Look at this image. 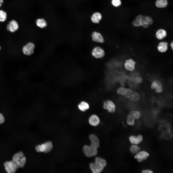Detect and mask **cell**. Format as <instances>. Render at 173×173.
<instances>
[{
    "instance_id": "52a82bcc",
    "label": "cell",
    "mask_w": 173,
    "mask_h": 173,
    "mask_svg": "<svg viewBox=\"0 0 173 173\" xmlns=\"http://www.w3.org/2000/svg\"><path fill=\"white\" fill-rule=\"evenodd\" d=\"M4 165L6 171L8 173H14L18 168L16 165L12 161L5 162Z\"/></svg>"
},
{
    "instance_id": "d4e9b609",
    "label": "cell",
    "mask_w": 173,
    "mask_h": 173,
    "mask_svg": "<svg viewBox=\"0 0 173 173\" xmlns=\"http://www.w3.org/2000/svg\"><path fill=\"white\" fill-rule=\"evenodd\" d=\"M36 23L38 27L41 28L45 27L47 25L46 21L43 19H38L36 21Z\"/></svg>"
},
{
    "instance_id": "277c9868",
    "label": "cell",
    "mask_w": 173,
    "mask_h": 173,
    "mask_svg": "<svg viewBox=\"0 0 173 173\" xmlns=\"http://www.w3.org/2000/svg\"><path fill=\"white\" fill-rule=\"evenodd\" d=\"M83 151L86 157H91L96 155L98 153L97 148L90 145H84L83 147Z\"/></svg>"
},
{
    "instance_id": "d590c367",
    "label": "cell",
    "mask_w": 173,
    "mask_h": 173,
    "mask_svg": "<svg viewBox=\"0 0 173 173\" xmlns=\"http://www.w3.org/2000/svg\"><path fill=\"white\" fill-rule=\"evenodd\" d=\"M173 42L172 41V42H171L170 43V46L171 47V48L173 50Z\"/></svg>"
},
{
    "instance_id": "2e32d148",
    "label": "cell",
    "mask_w": 173,
    "mask_h": 173,
    "mask_svg": "<svg viewBox=\"0 0 173 173\" xmlns=\"http://www.w3.org/2000/svg\"><path fill=\"white\" fill-rule=\"evenodd\" d=\"M88 122L90 125L93 126H96L99 124L100 120L99 117L97 115L93 114L89 117Z\"/></svg>"
},
{
    "instance_id": "e0dca14e",
    "label": "cell",
    "mask_w": 173,
    "mask_h": 173,
    "mask_svg": "<svg viewBox=\"0 0 173 173\" xmlns=\"http://www.w3.org/2000/svg\"><path fill=\"white\" fill-rule=\"evenodd\" d=\"M89 167L93 173H99L104 169L95 162L91 163L89 164Z\"/></svg>"
},
{
    "instance_id": "4dcf8cb0",
    "label": "cell",
    "mask_w": 173,
    "mask_h": 173,
    "mask_svg": "<svg viewBox=\"0 0 173 173\" xmlns=\"http://www.w3.org/2000/svg\"><path fill=\"white\" fill-rule=\"evenodd\" d=\"M132 24L135 27H139L141 26L140 22L136 19L133 21Z\"/></svg>"
},
{
    "instance_id": "5bb4252c",
    "label": "cell",
    "mask_w": 173,
    "mask_h": 173,
    "mask_svg": "<svg viewBox=\"0 0 173 173\" xmlns=\"http://www.w3.org/2000/svg\"><path fill=\"white\" fill-rule=\"evenodd\" d=\"M89 138L91 142L90 145L97 148L99 147L100 146L99 140L95 135L93 134L90 135Z\"/></svg>"
},
{
    "instance_id": "4fadbf2b",
    "label": "cell",
    "mask_w": 173,
    "mask_h": 173,
    "mask_svg": "<svg viewBox=\"0 0 173 173\" xmlns=\"http://www.w3.org/2000/svg\"><path fill=\"white\" fill-rule=\"evenodd\" d=\"M135 62L131 59H129L126 60L124 63L125 68L127 70L132 71L135 69Z\"/></svg>"
},
{
    "instance_id": "d6a6232c",
    "label": "cell",
    "mask_w": 173,
    "mask_h": 173,
    "mask_svg": "<svg viewBox=\"0 0 173 173\" xmlns=\"http://www.w3.org/2000/svg\"><path fill=\"white\" fill-rule=\"evenodd\" d=\"M136 82L138 83H139L141 82L142 81V78L139 77H137L135 79Z\"/></svg>"
},
{
    "instance_id": "7c38bea8",
    "label": "cell",
    "mask_w": 173,
    "mask_h": 173,
    "mask_svg": "<svg viewBox=\"0 0 173 173\" xmlns=\"http://www.w3.org/2000/svg\"><path fill=\"white\" fill-rule=\"evenodd\" d=\"M19 25L16 21L12 20L10 21L6 26L7 30L12 32L16 31L18 29Z\"/></svg>"
},
{
    "instance_id": "ffe728a7",
    "label": "cell",
    "mask_w": 173,
    "mask_h": 173,
    "mask_svg": "<svg viewBox=\"0 0 173 173\" xmlns=\"http://www.w3.org/2000/svg\"><path fill=\"white\" fill-rule=\"evenodd\" d=\"M102 18V16L101 13L96 12L92 14L91 17V20L93 23L97 24L99 23Z\"/></svg>"
},
{
    "instance_id": "8992f818",
    "label": "cell",
    "mask_w": 173,
    "mask_h": 173,
    "mask_svg": "<svg viewBox=\"0 0 173 173\" xmlns=\"http://www.w3.org/2000/svg\"><path fill=\"white\" fill-rule=\"evenodd\" d=\"M91 54L93 57L96 58H101L104 56L105 53L102 48L99 46H97L93 49Z\"/></svg>"
},
{
    "instance_id": "30bf717a",
    "label": "cell",
    "mask_w": 173,
    "mask_h": 173,
    "mask_svg": "<svg viewBox=\"0 0 173 173\" xmlns=\"http://www.w3.org/2000/svg\"><path fill=\"white\" fill-rule=\"evenodd\" d=\"M103 107L104 109L107 110L110 113H113L115 111V105L111 100H107L104 101L103 103Z\"/></svg>"
},
{
    "instance_id": "1f68e13d",
    "label": "cell",
    "mask_w": 173,
    "mask_h": 173,
    "mask_svg": "<svg viewBox=\"0 0 173 173\" xmlns=\"http://www.w3.org/2000/svg\"><path fill=\"white\" fill-rule=\"evenodd\" d=\"M5 121V119L2 115L0 113V124L3 123Z\"/></svg>"
},
{
    "instance_id": "9c48e42d",
    "label": "cell",
    "mask_w": 173,
    "mask_h": 173,
    "mask_svg": "<svg viewBox=\"0 0 173 173\" xmlns=\"http://www.w3.org/2000/svg\"><path fill=\"white\" fill-rule=\"evenodd\" d=\"M35 47V46L33 43L31 42L29 43L23 47V52L26 55H30L33 53Z\"/></svg>"
},
{
    "instance_id": "83f0119b",
    "label": "cell",
    "mask_w": 173,
    "mask_h": 173,
    "mask_svg": "<svg viewBox=\"0 0 173 173\" xmlns=\"http://www.w3.org/2000/svg\"><path fill=\"white\" fill-rule=\"evenodd\" d=\"M7 17L6 12L2 10H0V22H2L5 21Z\"/></svg>"
},
{
    "instance_id": "ba28073f",
    "label": "cell",
    "mask_w": 173,
    "mask_h": 173,
    "mask_svg": "<svg viewBox=\"0 0 173 173\" xmlns=\"http://www.w3.org/2000/svg\"><path fill=\"white\" fill-rule=\"evenodd\" d=\"M149 156V154L147 151L140 150L135 154L134 158L138 162H140L146 160Z\"/></svg>"
},
{
    "instance_id": "836d02e7",
    "label": "cell",
    "mask_w": 173,
    "mask_h": 173,
    "mask_svg": "<svg viewBox=\"0 0 173 173\" xmlns=\"http://www.w3.org/2000/svg\"><path fill=\"white\" fill-rule=\"evenodd\" d=\"M142 173H153V172L150 170H144L142 171Z\"/></svg>"
},
{
    "instance_id": "9a60e30c",
    "label": "cell",
    "mask_w": 173,
    "mask_h": 173,
    "mask_svg": "<svg viewBox=\"0 0 173 173\" xmlns=\"http://www.w3.org/2000/svg\"><path fill=\"white\" fill-rule=\"evenodd\" d=\"M130 143L132 144L138 145L140 144L143 141V137L141 135H138L137 136L131 135L129 138Z\"/></svg>"
},
{
    "instance_id": "603a6c76",
    "label": "cell",
    "mask_w": 173,
    "mask_h": 173,
    "mask_svg": "<svg viewBox=\"0 0 173 173\" xmlns=\"http://www.w3.org/2000/svg\"><path fill=\"white\" fill-rule=\"evenodd\" d=\"M78 107L80 111H85L89 109V106L87 102L85 101H82L79 104Z\"/></svg>"
},
{
    "instance_id": "8fae6325",
    "label": "cell",
    "mask_w": 173,
    "mask_h": 173,
    "mask_svg": "<svg viewBox=\"0 0 173 173\" xmlns=\"http://www.w3.org/2000/svg\"><path fill=\"white\" fill-rule=\"evenodd\" d=\"M92 40L96 42L103 43L104 42L105 40L103 37L99 32L96 31L93 32L91 34Z\"/></svg>"
},
{
    "instance_id": "7a4b0ae2",
    "label": "cell",
    "mask_w": 173,
    "mask_h": 173,
    "mask_svg": "<svg viewBox=\"0 0 173 173\" xmlns=\"http://www.w3.org/2000/svg\"><path fill=\"white\" fill-rule=\"evenodd\" d=\"M12 161L16 165L18 168H23L26 163V159L23 153L20 151L15 154L12 157Z\"/></svg>"
},
{
    "instance_id": "3957f363",
    "label": "cell",
    "mask_w": 173,
    "mask_h": 173,
    "mask_svg": "<svg viewBox=\"0 0 173 173\" xmlns=\"http://www.w3.org/2000/svg\"><path fill=\"white\" fill-rule=\"evenodd\" d=\"M52 148V143L50 141H48L41 145H37L35 148L37 152H43L46 153L50 152Z\"/></svg>"
},
{
    "instance_id": "f1b7e54d",
    "label": "cell",
    "mask_w": 173,
    "mask_h": 173,
    "mask_svg": "<svg viewBox=\"0 0 173 173\" xmlns=\"http://www.w3.org/2000/svg\"><path fill=\"white\" fill-rule=\"evenodd\" d=\"M126 122L127 124L130 126L133 125L135 124L134 119L129 114L127 116Z\"/></svg>"
},
{
    "instance_id": "484cf974",
    "label": "cell",
    "mask_w": 173,
    "mask_h": 173,
    "mask_svg": "<svg viewBox=\"0 0 173 173\" xmlns=\"http://www.w3.org/2000/svg\"><path fill=\"white\" fill-rule=\"evenodd\" d=\"M140 148L137 145L132 144L131 145L130 148V152L132 154H135L140 150Z\"/></svg>"
},
{
    "instance_id": "7402d4cb",
    "label": "cell",
    "mask_w": 173,
    "mask_h": 173,
    "mask_svg": "<svg viewBox=\"0 0 173 173\" xmlns=\"http://www.w3.org/2000/svg\"><path fill=\"white\" fill-rule=\"evenodd\" d=\"M94 162L104 168L107 165L106 161L105 159L98 157H95Z\"/></svg>"
},
{
    "instance_id": "5b68a950",
    "label": "cell",
    "mask_w": 173,
    "mask_h": 173,
    "mask_svg": "<svg viewBox=\"0 0 173 173\" xmlns=\"http://www.w3.org/2000/svg\"><path fill=\"white\" fill-rule=\"evenodd\" d=\"M137 19L140 22L141 26L145 28L148 27V25L152 24L153 22V19L151 17L141 15L138 17Z\"/></svg>"
},
{
    "instance_id": "4316f807",
    "label": "cell",
    "mask_w": 173,
    "mask_h": 173,
    "mask_svg": "<svg viewBox=\"0 0 173 173\" xmlns=\"http://www.w3.org/2000/svg\"><path fill=\"white\" fill-rule=\"evenodd\" d=\"M134 119H138L141 115L140 113L138 111H132L129 114Z\"/></svg>"
},
{
    "instance_id": "f546056e",
    "label": "cell",
    "mask_w": 173,
    "mask_h": 173,
    "mask_svg": "<svg viewBox=\"0 0 173 173\" xmlns=\"http://www.w3.org/2000/svg\"><path fill=\"white\" fill-rule=\"evenodd\" d=\"M111 3L114 6L117 7L121 5V0H112Z\"/></svg>"
},
{
    "instance_id": "e575fe53",
    "label": "cell",
    "mask_w": 173,
    "mask_h": 173,
    "mask_svg": "<svg viewBox=\"0 0 173 173\" xmlns=\"http://www.w3.org/2000/svg\"><path fill=\"white\" fill-rule=\"evenodd\" d=\"M3 0H0V8L1 7L2 4L3 3Z\"/></svg>"
},
{
    "instance_id": "6da1fadb",
    "label": "cell",
    "mask_w": 173,
    "mask_h": 173,
    "mask_svg": "<svg viewBox=\"0 0 173 173\" xmlns=\"http://www.w3.org/2000/svg\"><path fill=\"white\" fill-rule=\"evenodd\" d=\"M117 92L118 94L124 96L130 101H136L140 98V95L137 93L129 88L120 87L117 89Z\"/></svg>"
},
{
    "instance_id": "cb8c5ba5",
    "label": "cell",
    "mask_w": 173,
    "mask_h": 173,
    "mask_svg": "<svg viewBox=\"0 0 173 173\" xmlns=\"http://www.w3.org/2000/svg\"><path fill=\"white\" fill-rule=\"evenodd\" d=\"M168 4L167 0H156L155 2L156 6L159 8H163L166 7Z\"/></svg>"
},
{
    "instance_id": "8d00e7d4",
    "label": "cell",
    "mask_w": 173,
    "mask_h": 173,
    "mask_svg": "<svg viewBox=\"0 0 173 173\" xmlns=\"http://www.w3.org/2000/svg\"><path fill=\"white\" fill-rule=\"evenodd\" d=\"M1 49V47H0V49Z\"/></svg>"
},
{
    "instance_id": "44dd1931",
    "label": "cell",
    "mask_w": 173,
    "mask_h": 173,
    "mask_svg": "<svg viewBox=\"0 0 173 173\" xmlns=\"http://www.w3.org/2000/svg\"><path fill=\"white\" fill-rule=\"evenodd\" d=\"M167 35L166 31L163 29L158 30L156 33V36L157 39L159 40H161L165 37Z\"/></svg>"
},
{
    "instance_id": "ac0fdd59",
    "label": "cell",
    "mask_w": 173,
    "mask_h": 173,
    "mask_svg": "<svg viewBox=\"0 0 173 173\" xmlns=\"http://www.w3.org/2000/svg\"><path fill=\"white\" fill-rule=\"evenodd\" d=\"M151 87L152 89H154L156 92L157 93L161 92L163 90L161 83L158 80H154L152 82Z\"/></svg>"
},
{
    "instance_id": "d6986e66",
    "label": "cell",
    "mask_w": 173,
    "mask_h": 173,
    "mask_svg": "<svg viewBox=\"0 0 173 173\" xmlns=\"http://www.w3.org/2000/svg\"><path fill=\"white\" fill-rule=\"evenodd\" d=\"M168 44L166 42L162 41L160 42L157 46L158 50L161 53L166 52L168 49Z\"/></svg>"
}]
</instances>
